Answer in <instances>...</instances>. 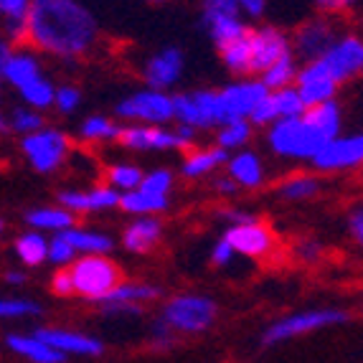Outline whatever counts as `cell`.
Returning a JSON list of instances; mask_svg holds the SVG:
<instances>
[{
    "instance_id": "obj_1",
    "label": "cell",
    "mask_w": 363,
    "mask_h": 363,
    "mask_svg": "<svg viewBox=\"0 0 363 363\" xmlns=\"http://www.w3.org/2000/svg\"><path fill=\"white\" fill-rule=\"evenodd\" d=\"M104 30L84 0H30L23 46L56 64H86L99 54Z\"/></svg>"
},
{
    "instance_id": "obj_2",
    "label": "cell",
    "mask_w": 363,
    "mask_h": 363,
    "mask_svg": "<svg viewBox=\"0 0 363 363\" xmlns=\"http://www.w3.org/2000/svg\"><path fill=\"white\" fill-rule=\"evenodd\" d=\"M325 143L328 140L315 130V125L305 117V112L300 117L277 120L269 128H264L267 150L282 163L308 165Z\"/></svg>"
},
{
    "instance_id": "obj_3",
    "label": "cell",
    "mask_w": 363,
    "mask_h": 363,
    "mask_svg": "<svg viewBox=\"0 0 363 363\" xmlns=\"http://www.w3.org/2000/svg\"><path fill=\"white\" fill-rule=\"evenodd\" d=\"M18 152L33 173L38 176H56L67 168L74 152V138L56 125H43L36 133L18 138Z\"/></svg>"
},
{
    "instance_id": "obj_4",
    "label": "cell",
    "mask_w": 363,
    "mask_h": 363,
    "mask_svg": "<svg viewBox=\"0 0 363 363\" xmlns=\"http://www.w3.org/2000/svg\"><path fill=\"white\" fill-rule=\"evenodd\" d=\"M201 135L186 125H122L117 145L125 152H186Z\"/></svg>"
},
{
    "instance_id": "obj_5",
    "label": "cell",
    "mask_w": 363,
    "mask_h": 363,
    "mask_svg": "<svg viewBox=\"0 0 363 363\" xmlns=\"http://www.w3.org/2000/svg\"><path fill=\"white\" fill-rule=\"evenodd\" d=\"M74 297L99 305L109 292L120 285L125 274L109 255H82L67 267Z\"/></svg>"
},
{
    "instance_id": "obj_6",
    "label": "cell",
    "mask_w": 363,
    "mask_h": 363,
    "mask_svg": "<svg viewBox=\"0 0 363 363\" xmlns=\"http://www.w3.org/2000/svg\"><path fill=\"white\" fill-rule=\"evenodd\" d=\"M218 305L213 297L196 295V292H183V295L170 297L160 310L157 320L168 325L173 333H203L216 323Z\"/></svg>"
},
{
    "instance_id": "obj_7",
    "label": "cell",
    "mask_w": 363,
    "mask_h": 363,
    "mask_svg": "<svg viewBox=\"0 0 363 363\" xmlns=\"http://www.w3.org/2000/svg\"><path fill=\"white\" fill-rule=\"evenodd\" d=\"M112 117L120 125H173V94L140 86L117 99Z\"/></svg>"
},
{
    "instance_id": "obj_8",
    "label": "cell",
    "mask_w": 363,
    "mask_h": 363,
    "mask_svg": "<svg viewBox=\"0 0 363 363\" xmlns=\"http://www.w3.org/2000/svg\"><path fill=\"white\" fill-rule=\"evenodd\" d=\"M345 26H348V21L330 18V16H323V13H313V16L303 18L290 30L292 56H295L300 64L320 59V56L330 49V43L338 38V33Z\"/></svg>"
},
{
    "instance_id": "obj_9",
    "label": "cell",
    "mask_w": 363,
    "mask_h": 363,
    "mask_svg": "<svg viewBox=\"0 0 363 363\" xmlns=\"http://www.w3.org/2000/svg\"><path fill=\"white\" fill-rule=\"evenodd\" d=\"M173 122L194 128L199 135L213 133L221 125L216 86L173 91Z\"/></svg>"
},
{
    "instance_id": "obj_10",
    "label": "cell",
    "mask_w": 363,
    "mask_h": 363,
    "mask_svg": "<svg viewBox=\"0 0 363 363\" xmlns=\"http://www.w3.org/2000/svg\"><path fill=\"white\" fill-rule=\"evenodd\" d=\"M310 170L318 176H348L363 165V135L361 133H340L338 138L328 140L320 150L310 160Z\"/></svg>"
},
{
    "instance_id": "obj_11",
    "label": "cell",
    "mask_w": 363,
    "mask_h": 363,
    "mask_svg": "<svg viewBox=\"0 0 363 363\" xmlns=\"http://www.w3.org/2000/svg\"><path fill=\"white\" fill-rule=\"evenodd\" d=\"M320 61L340 89L358 82L363 74V36L348 23L330 43V49L320 56Z\"/></svg>"
},
{
    "instance_id": "obj_12",
    "label": "cell",
    "mask_w": 363,
    "mask_h": 363,
    "mask_svg": "<svg viewBox=\"0 0 363 363\" xmlns=\"http://www.w3.org/2000/svg\"><path fill=\"white\" fill-rule=\"evenodd\" d=\"M186 51L170 43V46H160V49L150 51L145 59L140 61V79H143V86H147V89L173 94L186 77Z\"/></svg>"
},
{
    "instance_id": "obj_13",
    "label": "cell",
    "mask_w": 363,
    "mask_h": 363,
    "mask_svg": "<svg viewBox=\"0 0 363 363\" xmlns=\"http://www.w3.org/2000/svg\"><path fill=\"white\" fill-rule=\"evenodd\" d=\"M348 318L351 315L338 308H318V310H305V313L287 315V318H279V320H274L272 325L267 328L264 335H262V343L264 345L285 343L290 338L315 333V330H323V328L343 325V323H348Z\"/></svg>"
},
{
    "instance_id": "obj_14",
    "label": "cell",
    "mask_w": 363,
    "mask_h": 363,
    "mask_svg": "<svg viewBox=\"0 0 363 363\" xmlns=\"http://www.w3.org/2000/svg\"><path fill=\"white\" fill-rule=\"evenodd\" d=\"M56 203L67 208L74 216H99L112 213L120 206V194L115 188L104 186L102 181H94L89 186H64L56 191Z\"/></svg>"
},
{
    "instance_id": "obj_15",
    "label": "cell",
    "mask_w": 363,
    "mask_h": 363,
    "mask_svg": "<svg viewBox=\"0 0 363 363\" xmlns=\"http://www.w3.org/2000/svg\"><path fill=\"white\" fill-rule=\"evenodd\" d=\"M229 242V247L234 249L236 257L255 262H267L272 259L277 252V234L267 221H262L259 216L247 221V224H234L226 226V231L221 234Z\"/></svg>"
},
{
    "instance_id": "obj_16",
    "label": "cell",
    "mask_w": 363,
    "mask_h": 363,
    "mask_svg": "<svg viewBox=\"0 0 363 363\" xmlns=\"http://www.w3.org/2000/svg\"><path fill=\"white\" fill-rule=\"evenodd\" d=\"M249 51H252V77L257 79L267 67H272L274 61L292 54L290 30L279 23H269V21L249 26Z\"/></svg>"
},
{
    "instance_id": "obj_17",
    "label": "cell",
    "mask_w": 363,
    "mask_h": 363,
    "mask_svg": "<svg viewBox=\"0 0 363 363\" xmlns=\"http://www.w3.org/2000/svg\"><path fill=\"white\" fill-rule=\"evenodd\" d=\"M264 94H267V89L257 82L255 77L231 79V82H226L224 86H216L221 125H224V122H231V120H249L252 109L257 107V102H259Z\"/></svg>"
},
{
    "instance_id": "obj_18",
    "label": "cell",
    "mask_w": 363,
    "mask_h": 363,
    "mask_svg": "<svg viewBox=\"0 0 363 363\" xmlns=\"http://www.w3.org/2000/svg\"><path fill=\"white\" fill-rule=\"evenodd\" d=\"M163 297V290L150 282H133L122 279L115 290L99 303L102 315H140L147 305L157 303Z\"/></svg>"
},
{
    "instance_id": "obj_19",
    "label": "cell",
    "mask_w": 363,
    "mask_h": 363,
    "mask_svg": "<svg viewBox=\"0 0 363 363\" xmlns=\"http://www.w3.org/2000/svg\"><path fill=\"white\" fill-rule=\"evenodd\" d=\"M300 94V99L305 102V107H318V104L333 102L340 97V86L333 82V77L328 74V69L323 67L320 59L305 61L297 69L295 84H292Z\"/></svg>"
},
{
    "instance_id": "obj_20",
    "label": "cell",
    "mask_w": 363,
    "mask_h": 363,
    "mask_svg": "<svg viewBox=\"0 0 363 363\" xmlns=\"http://www.w3.org/2000/svg\"><path fill=\"white\" fill-rule=\"evenodd\" d=\"M305 109L308 107H305V102L300 99L295 86H285V89H277V91H267L264 97L257 102V107L252 109L249 122H252L257 130H264L277 120L300 117Z\"/></svg>"
},
{
    "instance_id": "obj_21",
    "label": "cell",
    "mask_w": 363,
    "mask_h": 363,
    "mask_svg": "<svg viewBox=\"0 0 363 363\" xmlns=\"http://www.w3.org/2000/svg\"><path fill=\"white\" fill-rule=\"evenodd\" d=\"M224 173L234 181V186L242 194H252L259 191L269 183V170L262 152H257L255 147H244V150L229 152V160L224 165Z\"/></svg>"
},
{
    "instance_id": "obj_22",
    "label": "cell",
    "mask_w": 363,
    "mask_h": 363,
    "mask_svg": "<svg viewBox=\"0 0 363 363\" xmlns=\"http://www.w3.org/2000/svg\"><path fill=\"white\" fill-rule=\"evenodd\" d=\"M229 160V152L221 150L218 145H194L191 150L181 152V163H178V176L188 183L208 181L211 176L221 173Z\"/></svg>"
},
{
    "instance_id": "obj_23",
    "label": "cell",
    "mask_w": 363,
    "mask_h": 363,
    "mask_svg": "<svg viewBox=\"0 0 363 363\" xmlns=\"http://www.w3.org/2000/svg\"><path fill=\"white\" fill-rule=\"evenodd\" d=\"M165 239V224L160 216H135L122 226L120 242L130 255L145 257L155 252Z\"/></svg>"
},
{
    "instance_id": "obj_24",
    "label": "cell",
    "mask_w": 363,
    "mask_h": 363,
    "mask_svg": "<svg viewBox=\"0 0 363 363\" xmlns=\"http://www.w3.org/2000/svg\"><path fill=\"white\" fill-rule=\"evenodd\" d=\"M328 181L323 176H318L315 170H292L287 176H282L274 186V196H277L282 203H315L325 194Z\"/></svg>"
},
{
    "instance_id": "obj_25",
    "label": "cell",
    "mask_w": 363,
    "mask_h": 363,
    "mask_svg": "<svg viewBox=\"0 0 363 363\" xmlns=\"http://www.w3.org/2000/svg\"><path fill=\"white\" fill-rule=\"evenodd\" d=\"M122 125L112 115L104 112H91V115L82 117L74 133V143L82 150H102V147L117 145Z\"/></svg>"
},
{
    "instance_id": "obj_26",
    "label": "cell",
    "mask_w": 363,
    "mask_h": 363,
    "mask_svg": "<svg viewBox=\"0 0 363 363\" xmlns=\"http://www.w3.org/2000/svg\"><path fill=\"white\" fill-rule=\"evenodd\" d=\"M46 72H49V69H46L41 56L33 49H28V46H23V43H18V46H13L6 67H3L0 84H6L11 91H18L21 86H26L28 82H33V79H38Z\"/></svg>"
},
{
    "instance_id": "obj_27",
    "label": "cell",
    "mask_w": 363,
    "mask_h": 363,
    "mask_svg": "<svg viewBox=\"0 0 363 363\" xmlns=\"http://www.w3.org/2000/svg\"><path fill=\"white\" fill-rule=\"evenodd\" d=\"M38 340H43L46 345H51L59 353H79V356H99L102 353V343L97 338L77 330H64V328H41L36 330Z\"/></svg>"
},
{
    "instance_id": "obj_28",
    "label": "cell",
    "mask_w": 363,
    "mask_h": 363,
    "mask_svg": "<svg viewBox=\"0 0 363 363\" xmlns=\"http://www.w3.org/2000/svg\"><path fill=\"white\" fill-rule=\"evenodd\" d=\"M23 221L28 229L38 231V234H61L69 226L77 224V216L69 213L67 208H61L59 203H41V206H30L23 213Z\"/></svg>"
},
{
    "instance_id": "obj_29",
    "label": "cell",
    "mask_w": 363,
    "mask_h": 363,
    "mask_svg": "<svg viewBox=\"0 0 363 363\" xmlns=\"http://www.w3.org/2000/svg\"><path fill=\"white\" fill-rule=\"evenodd\" d=\"M64 239L72 244V249L77 252V257L82 255H112L115 252V236L107 231L91 229V226H69L67 231H61Z\"/></svg>"
},
{
    "instance_id": "obj_30",
    "label": "cell",
    "mask_w": 363,
    "mask_h": 363,
    "mask_svg": "<svg viewBox=\"0 0 363 363\" xmlns=\"http://www.w3.org/2000/svg\"><path fill=\"white\" fill-rule=\"evenodd\" d=\"M145 176V170L140 168L133 160H109V163L99 165V181L104 186L115 188L117 194H128V191H135L140 186Z\"/></svg>"
},
{
    "instance_id": "obj_31",
    "label": "cell",
    "mask_w": 363,
    "mask_h": 363,
    "mask_svg": "<svg viewBox=\"0 0 363 363\" xmlns=\"http://www.w3.org/2000/svg\"><path fill=\"white\" fill-rule=\"evenodd\" d=\"M173 206V199H160V196L145 194V191H128V194H120V206L117 211H122L128 218L135 216H163L165 211H170Z\"/></svg>"
},
{
    "instance_id": "obj_32",
    "label": "cell",
    "mask_w": 363,
    "mask_h": 363,
    "mask_svg": "<svg viewBox=\"0 0 363 363\" xmlns=\"http://www.w3.org/2000/svg\"><path fill=\"white\" fill-rule=\"evenodd\" d=\"M54 91H56V82H54V77L46 72L38 79H33V82H28L26 86H21L18 91H13V94H16L18 102L26 104V107L36 109L41 115H49L51 109H54Z\"/></svg>"
},
{
    "instance_id": "obj_33",
    "label": "cell",
    "mask_w": 363,
    "mask_h": 363,
    "mask_svg": "<svg viewBox=\"0 0 363 363\" xmlns=\"http://www.w3.org/2000/svg\"><path fill=\"white\" fill-rule=\"evenodd\" d=\"M28 8H30V0H0V33L13 46L23 43Z\"/></svg>"
},
{
    "instance_id": "obj_34",
    "label": "cell",
    "mask_w": 363,
    "mask_h": 363,
    "mask_svg": "<svg viewBox=\"0 0 363 363\" xmlns=\"http://www.w3.org/2000/svg\"><path fill=\"white\" fill-rule=\"evenodd\" d=\"M255 135L257 128L249 120H231L213 130V145H218L226 152H236L244 150V147H252Z\"/></svg>"
},
{
    "instance_id": "obj_35",
    "label": "cell",
    "mask_w": 363,
    "mask_h": 363,
    "mask_svg": "<svg viewBox=\"0 0 363 363\" xmlns=\"http://www.w3.org/2000/svg\"><path fill=\"white\" fill-rule=\"evenodd\" d=\"M218 61L226 69V74L234 79L252 77V51H249V30L242 38L226 43L224 49H218Z\"/></svg>"
},
{
    "instance_id": "obj_36",
    "label": "cell",
    "mask_w": 363,
    "mask_h": 363,
    "mask_svg": "<svg viewBox=\"0 0 363 363\" xmlns=\"http://www.w3.org/2000/svg\"><path fill=\"white\" fill-rule=\"evenodd\" d=\"M46 247H49V236L38 234L33 229L21 231L16 239H13V252H16V259L23 267H41L46 262Z\"/></svg>"
},
{
    "instance_id": "obj_37",
    "label": "cell",
    "mask_w": 363,
    "mask_h": 363,
    "mask_svg": "<svg viewBox=\"0 0 363 363\" xmlns=\"http://www.w3.org/2000/svg\"><path fill=\"white\" fill-rule=\"evenodd\" d=\"M6 343L11 345V351L21 353L23 358H30L33 363H64V353L54 351L51 345H46L43 340H38L36 335L11 333L6 338Z\"/></svg>"
},
{
    "instance_id": "obj_38",
    "label": "cell",
    "mask_w": 363,
    "mask_h": 363,
    "mask_svg": "<svg viewBox=\"0 0 363 363\" xmlns=\"http://www.w3.org/2000/svg\"><path fill=\"white\" fill-rule=\"evenodd\" d=\"M203 26V33L208 36V41L213 43V49H224L226 43L242 38L249 30V23L242 18V16H226V18H213L206 21Z\"/></svg>"
},
{
    "instance_id": "obj_39",
    "label": "cell",
    "mask_w": 363,
    "mask_h": 363,
    "mask_svg": "<svg viewBox=\"0 0 363 363\" xmlns=\"http://www.w3.org/2000/svg\"><path fill=\"white\" fill-rule=\"evenodd\" d=\"M6 125H8V135L26 138V135L36 133V130H41L43 125H46V115L16 102V104H11V107H6Z\"/></svg>"
},
{
    "instance_id": "obj_40",
    "label": "cell",
    "mask_w": 363,
    "mask_h": 363,
    "mask_svg": "<svg viewBox=\"0 0 363 363\" xmlns=\"http://www.w3.org/2000/svg\"><path fill=\"white\" fill-rule=\"evenodd\" d=\"M297 69H300V61H297L292 54H287V56H282L279 61H274L272 67H267L264 72L257 77V82H259L267 91L285 89V86L295 84Z\"/></svg>"
},
{
    "instance_id": "obj_41",
    "label": "cell",
    "mask_w": 363,
    "mask_h": 363,
    "mask_svg": "<svg viewBox=\"0 0 363 363\" xmlns=\"http://www.w3.org/2000/svg\"><path fill=\"white\" fill-rule=\"evenodd\" d=\"M138 188L145 191V194L160 196V199H173V191H176V170L165 168V165L145 170V176H143Z\"/></svg>"
},
{
    "instance_id": "obj_42",
    "label": "cell",
    "mask_w": 363,
    "mask_h": 363,
    "mask_svg": "<svg viewBox=\"0 0 363 363\" xmlns=\"http://www.w3.org/2000/svg\"><path fill=\"white\" fill-rule=\"evenodd\" d=\"M290 257L292 262L303 267H313V264H320L323 259L328 257V247L323 244V239L318 236H297L295 242L290 244Z\"/></svg>"
},
{
    "instance_id": "obj_43",
    "label": "cell",
    "mask_w": 363,
    "mask_h": 363,
    "mask_svg": "<svg viewBox=\"0 0 363 363\" xmlns=\"http://www.w3.org/2000/svg\"><path fill=\"white\" fill-rule=\"evenodd\" d=\"M84 104V91L77 82H61L56 84V91H54V109L59 117H74L82 109Z\"/></svg>"
},
{
    "instance_id": "obj_44",
    "label": "cell",
    "mask_w": 363,
    "mask_h": 363,
    "mask_svg": "<svg viewBox=\"0 0 363 363\" xmlns=\"http://www.w3.org/2000/svg\"><path fill=\"white\" fill-rule=\"evenodd\" d=\"M363 0H310L315 13H323V16H330V18L348 21L356 18L358 11H361Z\"/></svg>"
},
{
    "instance_id": "obj_45",
    "label": "cell",
    "mask_w": 363,
    "mask_h": 363,
    "mask_svg": "<svg viewBox=\"0 0 363 363\" xmlns=\"http://www.w3.org/2000/svg\"><path fill=\"white\" fill-rule=\"evenodd\" d=\"M41 315V305L28 297H0V318L16 320V318H36Z\"/></svg>"
},
{
    "instance_id": "obj_46",
    "label": "cell",
    "mask_w": 363,
    "mask_h": 363,
    "mask_svg": "<svg viewBox=\"0 0 363 363\" xmlns=\"http://www.w3.org/2000/svg\"><path fill=\"white\" fill-rule=\"evenodd\" d=\"M77 259V252L72 249V244L64 239V234H51L49 236V247H46V262L59 267H69Z\"/></svg>"
},
{
    "instance_id": "obj_47",
    "label": "cell",
    "mask_w": 363,
    "mask_h": 363,
    "mask_svg": "<svg viewBox=\"0 0 363 363\" xmlns=\"http://www.w3.org/2000/svg\"><path fill=\"white\" fill-rule=\"evenodd\" d=\"M213 218L221 221L224 226H234V224H247L252 218H257V213L252 208H244L234 201H221L216 208H213Z\"/></svg>"
},
{
    "instance_id": "obj_48",
    "label": "cell",
    "mask_w": 363,
    "mask_h": 363,
    "mask_svg": "<svg viewBox=\"0 0 363 363\" xmlns=\"http://www.w3.org/2000/svg\"><path fill=\"white\" fill-rule=\"evenodd\" d=\"M201 23L213 18H226V16H239L236 0H199Z\"/></svg>"
},
{
    "instance_id": "obj_49",
    "label": "cell",
    "mask_w": 363,
    "mask_h": 363,
    "mask_svg": "<svg viewBox=\"0 0 363 363\" xmlns=\"http://www.w3.org/2000/svg\"><path fill=\"white\" fill-rule=\"evenodd\" d=\"M343 231L353 244H358V247H361V244H363V206L358 203V201H353L351 206L345 208Z\"/></svg>"
},
{
    "instance_id": "obj_50",
    "label": "cell",
    "mask_w": 363,
    "mask_h": 363,
    "mask_svg": "<svg viewBox=\"0 0 363 363\" xmlns=\"http://www.w3.org/2000/svg\"><path fill=\"white\" fill-rule=\"evenodd\" d=\"M236 8H239V16L249 26H255L267 18V13L272 8V0H236Z\"/></svg>"
},
{
    "instance_id": "obj_51",
    "label": "cell",
    "mask_w": 363,
    "mask_h": 363,
    "mask_svg": "<svg viewBox=\"0 0 363 363\" xmlns=\"http://www.w3.org/2000/svg\"><path fill=\"white\" fill-rule=\"evenodd\" d=\"M208 186H211V194L216 196L218 201H234L236 196L242 194L239 188L234 186V181H231L229 176H226L224 170L221 173H216V176L208 178Z\"/></svg>"
},
{
    "instance_id": "obj_52",
    "label": "cell",
    "mask_w": 363,
    "mask_h": 363,
    "mask_svg": "<svg viewBox=\"0 0 363 363\" xmlns=\"http://www.w3.org/2000/svg\"><path fill=\"white\" fill-rule=\"evenodd\" d=\"M208 259H211V264H213V267H229L231 262L236 259L234 249L229 247V242H226L224 236H218L216 242H213L211 255H208Z\"/></svg>"
},
{
    "instance_id": "obj_53",
    "label": "cell",
    "mask_w": 363,
    "mask_h": 363,
    "mask_svg": "<svg viewBox=\"0 0 363 363\" xmlns=\"http://www.w3.org/2000/svg\"><path fill=\"white\" fill-rule=\"evenodd\" d=\"M51 292H54L56 297H74V290H72V279H69V272L67 267H59L54 274H51Z\"/></svg>"
},
{
    "instance_id": "obj_54",
    "label": "cell",
    "mask_w": 363,
    "mask_h": 363,
    "mask_svg": "<svg viewBox=\"0 0 363 363\" xmlns=\"http://www.w3.org/2000/svg\"><path fill=\"white\" fill-rule=\"evenodd\" d=\"M11 51H13V43L8 41L3 33H0V77H3V67H6V61H8V56H11Z\"/></svg>"
},
{
    "instance_id": "obj_55",
    "label": "cell",
    "mask_w": 363,
    "mask_h": 363,
    "mask_svg": "<svg viewBox=\"0 0 363 363\" xmlns=\"http://www.w3.org/2000/svg\"><path fill=\"white\" fill-rule=\"evenodd\" d=\"M6 282H8V285H13V287L23 285L26 272H23V269H6Z\"/></svg>"
},
{
    "instance_id": "obj_56",
    "label": "cell",
    "mask_w": 363,
    "mask_h": 363,
    "mask_svg": "<svg viewBox=\"0 0 363 363\" xmlns=\"http://www.w3.org/2000/svg\"><path fill=\"white\" fill-rule=\"evenodd\" d=\"M0 135H8V125H6V102H3V91H0Z\"/></svg>"
},
{
    "instance_id": "obj_57",
    "label": "cell",
    "mask_w": 363,
    "mask_h": 363,
    "mask_svg": "<svg viewBox=\"0 0 363 363\" xmlns=\"http://www.w3.org/2000/svg\"><path fill=\"white\" fill-rule=\"evenodd\" d=\"M143 3H147V6H168L170 0H143Z\"/></svg>"
},
{
    "instance_id": "obj_58",
    "label": "cell",
    "mask_w": 363,
    "mask_h": 363,
    "mask_svg": "<svg viewBox=\"0 0 363 363\" xmlns=\"http://www.w3.org/2000/svg\"><path fill=\"white\" fill-rule=\"evenodd\" d=\"M3 234H6V218L0 216V236H3Z\"/></svg>"
}]
</instances>
